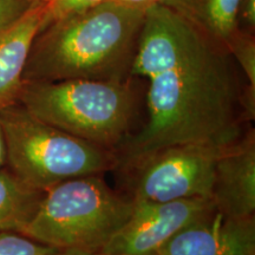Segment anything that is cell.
I'll return each instance as SVG.
<instances>
[{
	"instance_id": "cell-8",
	"label": "cell",
	"mask_w": 255,
	"mask_h": 255,
	"mask_svg": "<svg viewBox=\"0 0 255 255\" xmlns=\"http://www.w3.org/2000/svg\"><path fill=\"white\" fill-rule=\"evenodd\" d=\"M210 200L216 212L229 218H251L255 213V132L246 130L220 154Z\"/></svg>"
},
{
	"instance_id": "cell-7",
	"label": "cell",
	"mask_w": 255,
	"mask_h": 255,
	"mask_svg": "<svg viewBox=\"0 0 255 255\" xmlns=\"http://www.w3.org/2000/svg\"><path fill=\"white\" fill-rule=\"evenodd\" d=\"M210 199L133 203V210L102 251L104 255H158L177 233L215 212Z\"/></svg>"
},
{
	"instance_id": "cell-9",
	"label": "cell",
	"mask_w": 255,
	"mask_h": 255,
	"mask_svg": "<svg viewBox=\"0 0 255 255\" xmlns=\"http://www.w3.org/2000/svg\"><path fill=\"white\" fill-rule=\"evenodd\" d=\"M158 255H255V218L215 210L177 233Z\"/></svg>"
},
{
	"instance_id": "cell-5",
	"label": "cell",
	"mask_w": 255,
	"mask_h": 255,
	"mask_svg": "<svg viewBox=\"0 0 255 255\" xmlns=\"http://www.w3.org/2000/svg\"><path fill=\"white\" fill-rule=\"evenodd\" d=\"M6 167L28 186L46 191L70 178L103 175L119 165L117 154L63 131L15 102L0 109Z\"/></svg>"
},
{
	"instance_id": "cell-12",
	"label": "cell",
	"mask_w": 255,
	"mask_h": 255,
	"mask_svg": "<svg viewBox=\"0 0 255 255\" xmlns=\"http://www.w3.org/2000/svg\"><path fill=\"white\" fill-rule=\"evenodd\" d=\"M44 193L23 182L6 165L0 168V232H23Z\"/></svg>"
},
{
	"instance_id": "cell-21",
	"label": "cell",
	"mask_w": 255,
	"mask_h": 255,
	"mask_svg": "<svg viewBox=\"0 0 255 255\" xmlns=\"http://www.w3.org/2000/svg\"><path fill=\"white\" fill-rule=\"evenodd\" d=\"M43 1H46V2H49V1H50V0H43Z\"/></svg>"
},
{
	"instance_id": "cell-1",
	"label": "cell",
	"mask_w": 255,
	"mask_h": 255,
	"mask_svg": "<svg viewBox=\"0 0 255 255\" xmlns=\"http://www.w3.org/2000/svg\"><path fill=\"white\" fill-rule=\"evenodd\" d=\"M229 55L223 44L168 6L146 9L131 76L149 81V119L117 151V168L165 146H227L244 135V89Z\"/></svg>"
},
{
	"instance_id": "cell-2",
	"label": "cell",
	"mask_w": 255,
	"mask_h": 255,
	"mask_svg": "<svg viewBox=\"0 0 255 255\" xmlns=\"http://www.w3.org/2000/svg\"><path fill=\"white\" fill-rule=\"evenodd\" d=\"M144 15L107 0L51 21L32 44L24 83L128 79Z\"/></svg>"
},
{
	"instance_id": "cell-4",
	"label": "cell",
	"mask_w": 255,
	"mask_h": 255,
	"mask_svg": "<svg viewBox=\"0 0 255 255\" xmlns=\"http://www.w3.org/2000/svg\"><path fill=\"white\" fill-rule=\"evenodd\" d=\"M133 210L103 175L63 181L44 193L21 234L57 250L102 252Z\"/></svg>"
},
{
	"instance_id": "cell-6",
	"label": "cell",
	"mask_w": 255,
	"mask_h": 255,
	"mask_svg": "<svg viewBox=\"0 0 255 255\" xmlns=\"http://www.w3.org/2000/svg\"><path fill=\"white\" fill-rule=\"evenodd\" d=\"M226 146L176 144L152 152L124 169L133 203L210 199L215 165Z\"/></svg>"
},
{
	"instance_id": "cell-11",
	"label": "cell",
	"mask_w": 255,
	"mask_h": 255,
	"mask_svg": "<svg viewBox=\"0 0 255 255\" xmlns=\"http://www.w3.org/2000/svg\"><path fill=\"white\" fill-rule=\"evenodd\" d=\"M207 34L227 45L238 31L241 0H162Z\"/></svg>"
},
{
	"instance_id": "cell-19",
	"label": "cell",
	"mask_w": 255,
	"mask_h": 255,
	"mask_svg": "<svg viewBox=\"0 0 255 255\" xmlns=\"http://www.w3.org/2000/svg\"><path fill=\"white\" fill-rule=\"evenodd\" d=\"M6 161H7V154H6V143L4 131H2L1 121H0V168L5 167Z\"/></svg>"
},
{
	"instance_id": "cell-14",
	"label": "cell",
	"mask_w": 255,
	"mask_h": 255,
	"mask_svg": "<svg viewBox=\"0 0 255 255\" xmlns=\"http://www.w3.org/2000/svg\"><path fill=\"white\" fill-rule=\"evenodd\" d=\"M57 248L18 232H0V255H53Z\"/></svg>"
},
{
	"instance_id": "cell-15",
	"label": "cell",
	"mask_w": 255,
	"mask_h": 255,
	"mask_svg": "<svg viewBox=\"0 0 255 255\" xmlns=\"http://www.w3.org/2000/svg\"><path fill=\"white\" fill-rule=\"evenodd\" d=\"M103 1L107 0H50L47 2L46 25L57 19L94 7Z\"/></svg>"
},
{
	"instance_id": "cell-10",
	"label": "cell",
	"mask_w": 255,
	"mask_h": 255,
	"mask_svg": "<svg viewBox=\"0 0 255 255\" xmlns=\"http://www.w3.org/2000/svg\"><path fill=\"white\" fill-rule=\"evenodd\" d=\"M46 21L47 2L41 0L18 21L0 31V109L18 102L32 44Z\"/></svg>"
},
{
	"instance_id": "cell-3",
	"label": "cell",
	"mask_w": 255,
	"mask_h": 255,
	"mask_svg": "<svg viewBox=\"0 0 255 255\" xmlns=\"http://www.w3.org/2000/svg\"><path fill=\"white\" fill-rule=\"evenodd\" d=\"M18 102L44 122L116 154L132 135L137 114L128 79L27 82Z\"/></svg>"
},
{
	"instance_id": "cell-13",
	"label": "cell",
	"mask_w": 255,
	"mask_h": 255,
	"mask_svg": "<svg viewBox=\"0 0 255 255\" xmlns=\"http://www.w3.org/2000/svg\"><path fill=\"white\" fill-rule=\"evenodd\" d=\"M226 47L244 72L248 87L255 90V41L253 38L238 30Z\"/></svg>"
},
{
	"instance_id": "cell-16",
	"label": "cell",
	"mask_w": 255,
	"mask_h": 255,
	"mask_svg": "<svg viewBox=\"0 0 255 255\" xmlns=\"http://www.w3.org/2000/svg\"><path fill=\"white\" fill-rule=\"evenodd\" d=\"M39 1L41 0H0V31L18 21Z\"/></svg>"
},
{
	"instance_id": "cell-20",
	"label": "cell",
	"mask_w": 255,
	"mask_h": 255,
	"mask_svg": "<svg viewBox=\"0 0 255 255\" xmlns=\"http://www.w3.org/2000/svg\"><path fill=\"white\" fill-rule=\"evenodd\" d=\"M53 255H104L102 252H87L81 250H59Z\"/></svg>"
},
{
	"instance_id": "cell-17",
	"label": "cell",
	"mask_w": 255,
	"mask_h": 255,
	"mask_svg": "<svg viewBox=\"0 0 255 255\" xmlns=\"http://www.w3.org/2000/svg\"><path fill=\"white\" fill-rule=\"evenodd\" d=\"M240 17L250 27L255 26V0H241L239 18Z\"/></svg>"
},
{
	"instance_id": "cell-18",
	"label": "cell",
	"mask_w": 255,
	"mask_h": 255,
	"mask_svg": "<svg viewBox=\"0 0 255 255\" xmlns=\"http://www.w3.org/2000/svg\"><path fill=\"white\" fill-rule=\"evenodd\" d=\"M108 1L116 2V4L127 6V7L146 11V9L151 7V6L161 4L162 0H108Z\"/></svg>"
}]
</instances>
